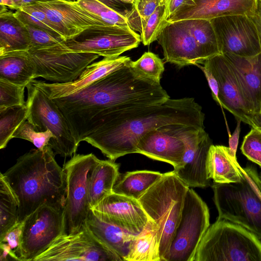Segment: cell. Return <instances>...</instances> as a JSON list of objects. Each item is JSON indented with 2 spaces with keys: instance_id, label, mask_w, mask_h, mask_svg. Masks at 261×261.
Returning a JSON list of instances; mask_svg holds the SVG:
<instances>
[{
  "instance_id": "1",
  "label": "cell",
  "mask_w": 261,
  "mask_h": 261,
  "mask_svg": "<svg viewBox=\"0 0 261 261\" xmlns=\"http://www.w3.org/2000/svg\"><path fill=\"white\" fill-rule=\"evenodd\" d=\"M202 107L192 97L170 98L158 104H124L107 109L92 119L82 139L115 161L136 153L146 132L171 124L204 128Z\"/></svg>"
},
{
  "instance_id": "2",
  "label": "cell",
  "mask_w": 261,
  "mask_h": 261,
  "mask_svg": "<svg viewBox=\"0 0 261 261\" xmlns=\"http://www.w3.org/2000/svg\"><path fill=\"white\" fill-rule=\"evenodd\" d=\"M130 61L74 93L51 99L66 119L77 145L90 122L107 109L128 103H161L170 98L160 83L137 73Z\"/></svg>"
},
{
  "instance_id": "3",
  "label": "cell",
  "mask_w": 261,
  "mask_h": 261,
  "mask_svg": "<svg viewBox=\"0 0 261 261\" xmlns=\"http://www.w3.org/2000/svg\"><path fill=\"white\" fill-rule=\"evenodd\" d=\"M55 155L49 145L43 150L31 149L3 173L18 200L17 223L44 204L64 210L66 175Z\"/></svg>"
},
{
  "instance_id": "4",
  "label": "cell",
  "mask_w": 261,
  "mask_h": 261,
  "mask_svg": "<svg viewBox=\"0 0 261 261\" xmlns=\"http://www.w3.org/2000/svg\"><path fill=\"white\" fill-rule=\"evenodd\" d=\"M189 188L173 171H170L163 173L138 199L149 219L159 227L161 261H165L169 252Z\"/></svg>"
},
{
  "instance_id": "5",
  "label": "cell",
  "mask_w": 261,
  "mask_h": 261,
  "mask_svg": "<svg viewBox=\"0 0 261 261\" xmlns=\"http://www.w3.org/2000/svg\"><path fill=\"white\" fill-rule=\"evenodd\" d=\"M192 261H261V240L240 225L217 219L203 236Z\"/></svg>"
},
{
  "instance_id": "6",
  "label": "cell",
  "mask_w": 261,
  "mask_h": 261,
  "mask_svg": "<svg viewBox=\"0 0 261 261\" xmlns=\"http://www.w3.org/2000/svg\"><path fill=\"white\" fill-rule=\"evenodd\" d=\"M241 172L242 179L240 182L215 183L212 186L217 219L240 225L261 240V198Z\"/></svg>"
},
{
  "instance_id": "7",
  "label": "cell",
  "mask_w": 261,
  "mask_h": 261,
  "mask_svg": "<svg viewBox=\"0 0 261 261\" xmlns=\"http://www.w3.org/2000/svg\"><path fill=\"white\" fill-rule=\"evenodd\" d=\"M28 108L27 120L37 131L50 130L54 138L49 145L55 154L63 157L74 154L79 145L75 142L69 125L59 108L41 89L30 82L26 87Z\"/></svg>"
},
{
  "instance_id": "8",
  "label": "cell",
  "mask_w": 261,
  "mask_h": 261,
  "mask_svg": "<svg viewBox=\"0 0 261 261\" xmlns=\"http://www.w3.org/2000/svg\"><path fill=\"white\" fill-rule=\"evenodd\" d=\"M98 160L92 153H75L63 166L66 175L67 194L62 234L76 233L85 225L91 210L88 175Z\"/></svg>"
},
{
  "instance_id": "9",
  "label": "cell",
  "mask_w": 261,
  "mask_h": 261,
  "mask_svg": "<svg viewBox=\"0 0 261 261\" xmlns=\"http://www.w3.org/2000/svg\"><path fill=\"white\" fill-rule=\"evenodd\" d=\"M210 226L207 204L189 188L180 221L165 261H192L197 247Z\"/></svg>"
},
{
  "instance_id": "10",
  "label": "cell",
  "mask_w": 261,
  "mask_h": 261,
  "mask_svg": "<svg viewBox=\"0 0 261 261\" xmlns=\"http://www.w3.org/2000/svg\"><path fill=\"white\" fill-rule=\"evenodd\" d=\"M28 53L35 66V79L41 77L60 83L76 80L88 65L100 57L94 53L72 51L64 42L30 48Z\"/></svg>"
},
{
  "instance_id": "11",
  "label": "cell",
  "mask_w": 261,
  "mask_h": 261,
  "mask_svg": "<svg viewBox=\"0 0 261 261\" xmlns=\"http://www.w3.org/2000/svg\"><path fill=\"white\" fill-rule=\"evenodd\" d=\"M140 42V35L129 26L96 25L65 40L64 43L72 51L117 57L137 47Z\"/></svg>"
},
{
  "instance_id": "12",
  "label": "cell",
  "mask_w": 261,
  "mask_h": 261,
  "mask_svg": "<svg viewBox=\"0 0 261 261\" xmlns=\"http://www.w3.org/2000/svg\"><path fill=\"white\" fill-rule=\"evenodd\" d=\"M64 211L44 204L22 222L18 260H34L62 233Z\"/></svg>"
},
{
  "instance_id": "13",
  "label": "cell",
  "mask_w": 261,
  "mask_h": 261,
  "mask_svg": "<svg viewBox=\"0 0 261 261\" xmlns=\"http://www.w3.org/2000/svg\"><path fill=\"white\" fill-rule=\"evenodd\" d=\"M122 261L85 225L77 232L61 234L34 261Z\"/></svg>"
},
{
  "instance_id": "14",
  "label": "cell",
  "mask_w": 261,
  "mask_h": 261,
  "mask_svg": "<svg viewBox=\"0 0 261 261\" xmlns=\"http://www.w3.org/2000/svg\"><path fill=\"white\" fill-rule=\"evenodd\" d=\"M220 53L250 57L261 53L255 25L247 15H234L210 20Z\"/></svg>"
},
{
  "instance_id": "15",
  "label": "cell",
  "mask_w": 261,
  "mask_h": 261,
  "mask_svg": "<svg viewBox=\"0 0 261 261\" xmlns=\"http://www.w3.org/2000/svg\"><path fill=\"white\" fill-rule=\"evenodd\" d=\"M181 138L185 151L181 164L174 168L175 174L189 187L205 188L210 184L206 161L212 141L204 128L189 126Z\"/></svg>"
},
{
  "instance_id": "16",
  "label": "cell",
  "mask_w": 261,
  "mask_h": 261,
  "mask_svg": "<svg viewBox=\"0 0 261 261\" xmlns=\"http://www.w3.org/2000/svg\"><path fill=\"white\" fill-rule=\"evenodd\" d=\"M189 126L171 124L146 132L137 143L136 153L170 164L174 168L178 167L185 151L181 135Z\"/></svg>"
},
{
  "instance_id": "17",
  "label": "cell",
  "mask_w": 261,
  "mask_h": 261,
  "mask_svg": "<svg viewBox=\"0 0 261 261\" xmlns=\"http://www.w3.org/2000/svg\"><path fill=\"white\" fill-rule=\"evenodd\" d=\"M156 41L162 48L165 62L179 68L206 60L184 20L168 22Z\"/></svg>"
},
{
  "instance_id": "18",
  "label": "cell",
  "mask_w": 261,
  "mask_h": 261,
  "mask_svg": "<svg viewBox=\"0 0 261 261\" xmlns=\"http://www.w3.org/2000/svg\"><path fill=\"white\" fill-rule=\"evenodd\" d=\"M46 14L53 27L65 40L92 25H107L77 2L50 0L36 3Z\"/></svg>"
},
{
  "instance_id": "19",
  "label": "cell",
  "mask_w": 261,
  "mask_h": 261,
  "mask_svg": "<svg viewBox=\"0 0 261 261\" xmlns=\"http://www.w3.org/2000/svg\"><path fill=\"white\" fill-rule=\"evenodd\" d=\"M203 64L210 68L218 82L221 108L230 112L237 120L252 126V114L244 98L236 75L223 55L214 56L206 60Z\"/></svg>"
},
{
  "instance_id": "20",
  "label": "cell",
  "mask_w": 261,
  "mask_h": 261,
  "mask_svg": "<svg viewBox=\"0 0 261 261\" xmlns=\"http://www.w3.org/2000/svg\"><path fill=\"white\" fill-rule=\"evenodd\" d=\"M91 209L101 219L135 235L149 220L138 200L113 192Z\"/></svg>"
},
{
  "instance_id": "21",
  "label": "cell",
  "mask_w": 261,
  "mask_h": 261,
  "mask_svg": "<svg viewBox=\"0 0 261 261\" xmlns=\"http://www.w3.org/2000/svg\"><path fill=\"white\" fill-rule=\"evenodd\" d=\"M131 60L127 56L104 57L88 65L75 80L64 83H49L33 80L31 82L54 99L74 93L121 67Z\"/></svg>"
},
{
  "instance_id": "22",
  "label": "cell",
  "mask_w": 261,
  "mask_h": 261,
  "mask_svg": "<svg viewBox=\"0 0 261 261\" xmlns=\"http://www.w3.org/2000/svg\"><path fill=\"white\" fill-rule=\"evenodd\" d=\"M234 72L244 98L253 114L261 111V53L253 56L241 57L225 53Z\"/></svg>"
},
{
  "instance_id": "23",
  "label": "cell",
  "mask_w": 261,
  "mask_h": 261,
  "mask_svg": "<svg viewBox=\"0 0 261 261\" xmlns=\"http://www.w3.org/2000/svg\"><path fill=\"white\" fill-rule=\"evenodd\" d=\"M195 5L181 8L170 16L167 22L212 19L229 15H247L253 12L257 0H194Z\"/></svg>"
},
{
  "instance_id": "24",
  "label": "cell",
  "mask_w": 261,
  "mask_h": 261,
  "mask_svg": "<svg viewBox=\"0 0 261 261\" xmlns=\"http://www.w3.org/2000/svg\"><path fill=\"white\" fill-rule=\"evenodd\" d=\"M85 224L97 239L125 260L135 234L101 219L91 208Z\"/></svg>"
},
{
  "instance_id": "25",
  "label": "cell",
  "mask_w": 261,
  "mask_h": 261,
  "mask_svg": "<svg viewBox=\"0 0 261 261\" xmlns=\"http://www.w3.org/2000/svg\"><path fill=\"white\" fill-rule=\"evenodd\" d=\"M0 55L16 51H28L30 37L25 25L14 12L0 5Z\"/></svg>"
},
{
  "instance_id": "26",
  "label": "cell",
  "mask_w": 261,
  "mask_h": 261,
  "mask_svg": "<svg viewBox=\"0 0 261 261\" xmlns=\"http://www.w3.org/2000/svg\"><path fill=\"white\" fill-rule=\"evenodd\" d=\"M239 166L237 159L230 154L228 147L211 145L207 158L206 170L208 177L215 183L241 181L242 175Z\"/></svg>"
},
{
  "instance_id": "27",
  "label": "cell",
  "mask_w": 261,
  "mask_h": 261,
  "mask_svg": "<svg viewBox=\"0 0 261 261\" xmlns=\"http://www.w3.org/2000/svg\"><path fill=\"white\" fill-rule=\"evenodd\" d=\"M119 165L111 160L98 159L88 175V187L91 208L113 193V188L120 174Z\"/></svg>"
},
{
  "instance_id": "28",
  "label": "cell",
  "mask_w": 261,
  "mask_h": 261,
  "mask_svg": "<svg viewBox=\"0 0 261 261\" xmlns=\"http://www.w3.org/2000/svg\"><path fill=\"white\" fill-rule=\"evenodd\" d=\"M35 69L28 51L0 55V78L15 84L27 86L35 80Z\"/></svg>"
},
{
  "instance_id": "29",
  "label": "cell",
  "mask_w": 261,
  "mask_h": 261,
  "mask_svg": "<svg viewBox=\"0 0 261 261\" xmlns=\"http://www.w3.org/2000/svg\"><path fill=\"white\" fill-rule=\"evenodd\" d=\"M160 240L159 227L149 219L142 230L135 235L125 261H161Z\"/></svg>"
},
{
  "instance_id": "30",
  "label": "cell",
  "mask_w": 261,
  "mask_h": 261,
  "mask_svg": "<svg viewBox=\"0 0 261 261\" xmlns=\"http://www.w3.org/2000/svg\"><path fill=\"white\" fill-rule=\"evenodd\" d=\"M162 175L160 172L146 170L119 174L113 192L138 200Z\"/></svg>"
},
{
  "instance_id": "31",
  "label": "cell",
  "mask_w": 261,
  "mask_h": 261,
  "mask_svg": "<svg viewBox=\"0 0 261 261\" xmlns=\"http://www.w3.org/2000/svg\"><path fill=\"white\" fill-rule=\"evenodd\" d=\"M19 202L2 173L0 175V240L17 223Z\"/></svg>"
},
{
  "instance_id": "32",
  "label": "cell",
  "mask_w": 261,
  "mask_h": 261,
  "mask_svg": "<svg viewBox=\"0 0 261 261\" xmlns=\"http://www.w3.org/2000/svg\"><path fill=\"white\" fill-rule=\"evenodd\" d=\"M184 20L206 60L220 54L210 20L192 19Z\"/></svg>"
},
{
  "instance_id": "33",
  "label": "cell",
  "mask_w": 261,
  "mask_h": 261,
  "mask_svg": "<svg viewBox=\"0 0 261 261\" xmlns=\"http://www.w3.org/2000/svg\"><path fill=\"white\" fill-rule=\"evenodd\" d=\"M27 105L0 109V149L5 148L18 127L28 119Z\"/></svg>"
},
{
  "instance_id": "34",
  "label": "cell",
  "mask_w": 261,
  "mask_h": 261,
  "mask_svg": "<svg viewBox=\"0 0 261 261\" xmlns=\"http://www.w3.org/2000/svg\"><path fill=\"white\" fill-rule=\"evenodd\" d=\"M165 0H135L125 17L129 28L140 34L149 17Z\"/></svg>"
},
{
  "instance_id": "35",
  "label": "cell",
  "mask_w": 261,
  "mask_h": 261,
  "mask_svg": "<svg viewBox=\"0 0 261 261\" xmlns=\"http://www.w3.org/2000/svg\"><path fill=\"white\" fill-rule=\"evenodd\" d=\"M130 64L140 75L160 83L165 67L164 62L158 55L150 51L145 52L137 60H131Z\"/></svg>"
},
{
  "instance_id": "36",
  "label": "cell",
  "mask_w": 261,
  "mask_h": 261,
  "mask_svg": "<svg viewBox=\"0 0 261 261\" xmlns=\"http://www.w3.org/2000/svg\"><path fill=\"white\" fill-rule=\"evenodd\" d=\"M169 2V0H165L149 17L140 34L141 42L144 45H150L156 41L161 31L168 22Z\"/></svg>"
},
{
  "instance_id": "37",
  "label": "cell",
  "mask_w": 261,
  "mask_h": 261,
  "mask_svg": "<svg viewBox=\"0 0 261 261\" xmlns=\"http://www.w3.org/2000/svg\"><path fill=\"white\" fill-rule=\"evenodd\" d=\"M14 14L24 24L33 25L54 35L63 37L53 27L45 12L36 3L21 7L15 10Z\"/></svg>"
},
{
  "instance_id": "38",
  "label": "cell",
  "mask_w": 261,
  "mask_h": 261,
  "mask_svg": "<svg viewBox=\"0 0 261 261\" xmlns=\"http://www.w3.org/2000/svg\"><path fill=\"white\" fill-rule=\"evenodd\" d=\"M76 2L85 9L97 16L107 25L128 26L125 15L98 0H76Z\"/></svg>"
},
{
  "instance_id": "39",
  "label": "cell",
  "mask_w": 261,
  "mask_h": 261,
  "mask_svg": "<svg viewBox=\"0 0 261 261\" xmlns=\"http://www.w3.org/2000/svg\"><path fill=\"white\" fill-rule=\"evenodd\" d=\"M25 88L0 78V109L26 105Z\"/></svg>"
},
{
  "instance_id": "40",
  "label": "cell",
  "mask_w": 261,
  "mask_h": 261,
  "mask_svg": "<svg viewBox=\"0 0 261 261\" xmlns=\"http://www.w3.org/2000/svg\"><path fill=\"white\" fill-rule=\"evenodd\" d=\"M13 138L29 141L33 143L36 148L43 150L49 145V142L54 136L49 129L43 132L37 131L34 126L26 120L14 133Z\"/></svg>"
},
{
  "instance_id": "41",
  "label": "cell",
  "mask_w": 261,
  "mask_h": 261,
  "mask_svg": "<svg viewBox=\"0 0 261 261\" xmlns=\"http://www.w3.org/2000/svg\"><path fill=\"white\" fill-rule=\"evenodd\" d=\"M22 222L13 226L0 240L1 260H18Z\"/></svg>"
},
{
  "instance_id": "42",
  "label": "cell",
  "mask_w": 261,
  "mask_h": 261,
  "mask_svg": "<svg viewBox=\"0 0 261 261\" xmlns=\"http://www.w3.org/2000/svg\"><path fill=\"white\" fill-rule=\"evenodd\" d=\"M241 150L250 161L261 167V132L252 127L244 138Z\"/></svg>"
},
{
  "instance_id": "43",
  "label": "cell",
  "mask_w": 261,
  "mask_h": 261,
  "mask_svg": "<svg viewBox=\"0 0 261 261\" xmlns=\"http://www.w3.org/2000/svg\"><path fill=\"white\" fill-rule=\"evenodd\" d=\"M24 25L30 37V48L51 46L62 43L65 40L63 37L54 35L43 29L29 24Z\"/></svg>"
},
{
  "instance_id": "44",
  "label": "cell",
  "mask_w": 261,
  "mask_h": 261,
  "mask_svg": "<svg viewBox=\"0 0 261 261\" xmlns=\"http://www.w3.org/2000/svg\"><path fill=\"white\" fill-rule=\"evenodd\" d=\"M196 66H198L204 73L211 89L213 99L221 106L219 98V85L216 79L206 65L203 64L202 66L198 64Z\"/></svg>"
},
{
  "instance_id": "45",
  "label": "cell",
  "mask_w": 261,
  "mask_h": 261,
  "mask_svg": "<svg viewBox=\"0 0 261 261\" xmlns=\"http://www.w3.org/2000/svg\"><path fill=\"white\" fill-rule=\"evenodd\" d=\"M240 170L252 184L261 198V188L259 184V175L256 169L252 166H247L245 168L239 166Z\"/></svg>"
},
{
  "instance_id": "46",
  "label": "cell",
  "mask_w": 261,
  "mask_h": 261,
  "mask_svg": "<svg viewBox=\"0 0 261 261\" xmlns=\"http://www.w3.org/2000/svg\"><path fill=\"white\" fill-rule=\"evenodd\" d=\"M247 15L255 26L261 46V1L260 0H257L255 10Z\"/></svg>"
},
{
  "instance_id": "47",
  "label": "cell",
  "mask_w": 261,
  "mask_h": 261,
  "mask_svg": "<svg viewBox=\"0 0 261 261\" xmlns=\"http://www.w3.org/2000/svg\"><path fill=\"white\" fill-rule=\"evenodd\" d=\"M116 12L125 16L130 9L131 6L125 4L119 0H98Z\"/></svg>"
},
{
  "instance_id": "48",
  "label": "cell",
  "mask_w": 261,
  "mask_h": 261,
  "mask_svg": "<svg viewBox=\"0 0 261 261\" xmlns=\"http://www.w3.org/2000/svg\"><path fill=\"white\" fill-rule=\"evenodd\" d=\"M47 1L50 0H1L0 5L6 6L11 10H16L24 6Z\"/></svg>"
},
{
  "instance_id": "49",
  "label": "cell",
  "mask_w": 261,
  "mask_h": 261,
  "mask_svg": "<svg viewBox=\"0 0 261 261\" xmlns=\"http://www.w3.org/2000/svg\"><path fill=\"white\" fill-rule=\"evenodd\" d=\"M194 0H169L168 4V18L176 11L186 6L195 5Z\"/></svg>"
},
{
  "instance_id": "50",
  "label": "cell",
  "mask_w": 261,
  "mask_h": 261,
  "mask_svg": "<svg viewBox=\"0 0 261 261\" xmlns=\"http://www.w3.org/2000/svg\"><path fill=\"white\" fill-rule=\"evenodd\" d=\"M240 120H237V125L234 131L231 136L229 137V149L230 154L234 158H236V153L239 141L240 133L241 131V122Z\"/></svg>"
},
{
  "instance_id": "51",
  "label": "cell",
  "mask_w": 261,
  "mask_h": 261,
  "mask_svg": "<svg viewBox=\"0 0 261 261\" xmlns=\"http://www.w3.org/2000/svg\"><path fill=\"white\" fill-rule=\"evenodd\" d=\"M252 127L257 129L261 132V111L258 113H253L251 118Z\"/></svg>"
},
{
  "instance_id": "52",
  "label": "cell",
  "mask_w": 261,
  "mask_h": 261,
  "mask_svg": "<svg viewBox=\"0 0 261 261\" xmlns=\"http://www.w3.org/2000/svg\"><path fill=\"white\" fill-rule=\"evenodd\" d=\"M121 2L130 5L131 6L134 4L135 0H119Z\"/></svg>"
},
{
  "instance_id": "53",
  "label": "cell",
  "mask_w": 261,
  "mask_h": 261,
  "mask_svg": "<svg viewBox=\"0 0 261 261\" xmlns=\"http://www.w3.org/2000/svg\"><path fill=\"white\" fill-rule=\"evenodd\" d=\"M259 184L261 188V174L259 175Z\"/></svg>"
},
{
  "instance_id": "54",
  "label": "cell",
  "mask_w": 261,
  "mask_h": 261,
  "mask_svg": "<svg viewBox=\"0 0 261 261\" xmlns=\"http://www.w3.org/2000/svg\"><path fill=\"white\" fill-rule=\"evenodd\" d=\"M65 1H68V2H75L76 0H63Z\"/></svg>"
},
{
  "instance_id": "55",
  "label": "cell",
  "mask_w": 261,
  "mask_h": 261,
  "mask_svg": "<svg viewBox=\"0 0 261 261\" xmlns=\"http://www.w3.org/2000/svg\"><path fill=\"white\" fill-rule=\"evenodd\" d=\"M261 1V0H260Z\"/></svg>"
}]
</instances>
